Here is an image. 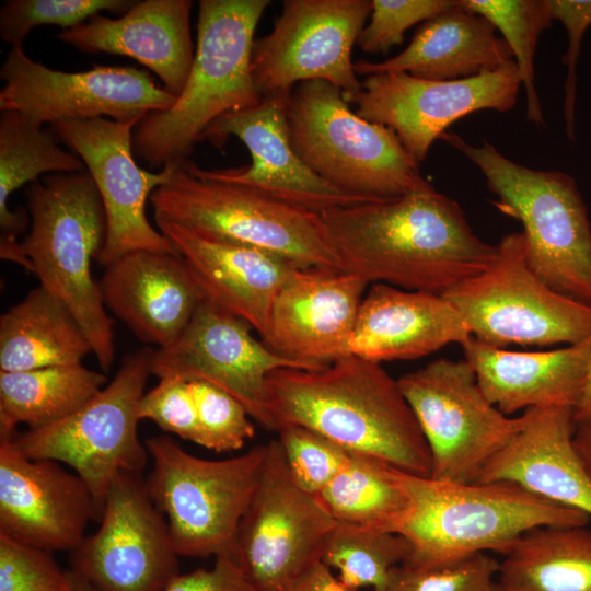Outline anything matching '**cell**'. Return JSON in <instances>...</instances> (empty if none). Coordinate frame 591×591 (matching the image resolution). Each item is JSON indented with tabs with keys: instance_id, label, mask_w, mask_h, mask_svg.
Listing matches in <instances>:
<instances>
[{
	"instance_id": "f35d334b",
	"label": "cell",
	"mask_w": 591,
	"mask_h": 591,
	"mask_svg": "<svg viewBox=\"0 0 591 591\" xmlns=\"http://www.w3.org/2000/svg\"><path fill=\"white\" fill-rule=\"evenodd\" d=\"M278 434L292 478L312 495L323 490L343 471L352 454L301 426L282 427Z\"/></svg>"
},
{
	"instance_id": "b9f144b4",
	"label": "cell",
	"mask_w": 591,
	"mask_h": 591,
	"mask_svg": "<svg viewBox=\"0 0 591 591\" xmlns=\"http://www.w3.org/2000/svg\"><path fill=\"white\" fill-rule=\"evenodd\" d=\"M140 420L154 422L165 432L208 449L188 381L177 375L159 378L139 403Z\"/></svg>"
},
{
	"instance_id": "9c48e42d",
	"label": "cell",
	"mask_w": 591,
	"mask_h": 591,
	"mask_svg": "<svg viewBox=\"0 0 591 591\" xmlns=\"http://www.w3.org/2000/svg\"><path fill=\"white\" fill-rule=\"evenodd\" d=\"M144 444L152 461L146 486L177 555L235 560L240 523L256 490L266 444L223 460L193 455L167 436Z\"/></svg>"
},
{
	"instance_id": "60d3db41",
	"label": "cell",
	"mask_w": 591,
	"mask_h": 591,
	"mask_svg": "<svg viewBox=\"0 0 591 591\" xmlns=\"http://www.w3.org/2000/svg\"><path fill=\"white\" fill-rule=\"evenodd\" d=\"M70 570L53 553L0 533V591H68Z\"/></svg>"
},
{
	"instance_id": "7a4b0ae2",
	"label": "cell",
	"mask_w": 591,
	"mask_h": 591,
	"mask_svg": "<svg viewBox=\"0 0 591 591\" xmlns=\"http://www.w3.org/2000/svg\"><path fill=\"white\" fill-rule=\"evenodd\" d=\"M270 430L301 426L354 454L430 477L429 447L397 380L355 355L316 370L278 369L267 379Z\"/></svg>"
},
{
	"instance_id": "8992f818",
	"label": "cell",
	"mask_w": 591,
	"mask_h": 591,
	"mask_svg": "<svg viewBox=\"0 0 591 591\" xmlns=\"http://www.w3.org/2000/svg\"><path fill=\"white\" fill-rule=\"evenodd\" d=\"M483 173L493 204L523 227L526 262L555 292L591 306V225L575 179L505 157L491 143L473 146L454 132L440 138Z\"/></svg>"
},
{
	"instance_id": "ab89813d",
	"label": "cell",
	"mask_w": 591,
	"mask_h": 591,
	"mask_svg": "<svg viewBox=\"0 0 591 591\" xmlns=\"http://www.w3.org/2000/svg\"><path fill=\"white\" fill-rule=\"evenodd\" d=\"M208 449L237 451L255 434L244 406L227 392L204 381H188Z\"/></svg>"
},
{
	"instance_id": "f907efd6",
	"label": "cell",
	"mask_w": 591,
	"mask_h": 591,
	"mask_svg": "<svg viewBox=\"0 0 591 591\" xmlns=\"http://www.w3.org/2000/svg\"><path fill=\"white\" fill-rule=\"evenodd\" d=\"M487 591H506L498 582H496L490 589Z\"/></svg>"
},
{
	"instance_id": "6da1fadb",
	"label": "cell",
	"mask_w": 591,
	"mask_h": 591,
	"mask_svg": "<svg viewBox=\"0 0 591 591\" xmlns=\"http://www.w3.org/2000/svg\"><path fill=\"white\" fill-rule=\"evenodd\" d=\"M318 216L338 269L368 283L442 296L497 254V245L474 233L461 206L437 190Z\"/></svg>"
},
{
	"instance_id": "5b68a950",
	"label": "cell",
	"mask_w": 591,
	"mask_h": 591,
	"mask_svg": "<svg viewBox=\"0 0 591 591\" xmlns=\"http://www.w3.org/2000/svg\"><path fill=\"white\" fill-rule=\"evenodd\" d=\"M31 231L21 242L39 285L71 310L101 370L115 359L114 324L93 279L106 240V216L90 173H55L25 189Z\"/></svg>"
},
{
	"instance_id": "ac0fdd59",
	"label": "cell",
	"mask_w": 591,
	"mask_h": 591,
	"mask_svg": "<svg viewBox=\"0 0 591 591\" xmlns=\"http://www.w3.org/2000/svg\"><path fill=\"white\" fill-rule=\"evenodd\" d=\"M139 120L99 117L51 125L56 139L76 153L92 176L106 216V240L97 257L107 267L126 254L149 251L178 254L173 243L147 218L151 194L171 178L175 163L151 173L138 166L132 134Z\"/></svg>"
},
{
	"instance_id": "9a60e30c",
	"label": "cell",
	"mask_w": 591,
	"mask_h": 591,
	"mask_svg": "<svg viewBox=\"0 0 591 591\" xmlns=\"http://www.w3.org/2000/svg\"><path fill=\"white\" fill-rule=\"evenodd\" d=\"M4 86L0 109L16 111L42 127L63 120L109 117L120 123L141 120L169 108L176 96L157 85L149 71L101 66L81 72L54 70L12 47L1 68Z\"/></svg>"
},
{
	"instance_id": "4fadbf2b",
	"label": "cell",
	"mask_w": 591,
	"mask_h": 591,
	"mask_svg": "<svg viewBox=\"0 0 591 591\" xmlns=\"http://www.w3.org/2000/svg\"><path fill=\"white\" fill-rule=\"evenodd\" d=\"M337 522L292 478L278 440L266 444L262 474L240 523L235 561L262 591H292L321 561Z\"/></svg>"
},
{
	"instance_id": "f1b7e54d",
	"label": "cell",
	"mask_w": 591,
	"mask_h": 591,
	"mask_svg": "<svg viewBox=\"0 0 591 591\" xmlns=\"http://www.w3.org/2000/svg\"><path fill=\"white\" fill-rule=\"evenodd\" d=\"M486 18L457 4L428 21L398 55L381 62L359 60V76L405 72L413 77L447 81L494 71L513 59L506 40L496 35Z\"/></svg>"
},
{
	"instance_id": "2e32d148",
	"label": "cell",
	"mask_w": 591,
	"mask_h": 591,
	"mask_svg": "<svg viewBox=\"0 0 591 591\" xmlns=\"http://www.w3.org/2000/svg\"><path fill=\"white\" fill-rule=\"evenodd\" d=\"M97 522L69 553V569L96 590L164 591L179 573L166 520L142 474L114 478Z\"/></svg>"
},
{
	"instance_id": "7bdbcfd3",
	"label": "cell",
	"mask_w": 591,
	"mask_h": 591,
	"mask_svg": "<svg viewBox=\"0 0 591 591\" xmlns=\"http://www.w3.org/2000/svg\"><path fill=\"white\" fill-rule=\"evenodd\" d=\"M456 4L457 0H371L370 21L361 31L357 45L364 53H386L403 42L409 27Z\"/></svg>"
},
{
	"instance_id": "bcb514c9",
	"label": "cell",
	"mask_w": 591,
	"mask_h": 591,
	"mask_svg": "<svg viewBox=\"0 0 591 591\" xmlns=\"http://www.w3.org/2000/svg\"><path fill=\"white\" fill-rule=\"evenodd\" d=\"M292 591H359L346 586L322 560L313 565Z\"/></svg>"
},
{
	"instance_id": "4dcf8cb0",
	"label": "cell",
	"mask_w": 591,
	"mask_h": 591,
	"mask_svg": "<svg viewBox=\"0 0 591 591\" xmlns=\"http://www.w3.org/2000/svg\"><path fill=\"white\" fill-rule=\"evenodd\" d=\"M83 161L58 144L51 131L31 123L16 111L0 115V257L27 271L32 264L25 255L19 235L28 223L25 209L11 210L10 196L25 184L38 181L47 173L84 171Z\"/></svg>"
},
{
	"instance_id": "d6986e66",
	"label": "cell",
	"mask_w": 591,
	"mask_h": 591,
	"mask_svg": "<svg viewBox=\"0 0 591 591\" xmlns=\"http://www.w3.org/2000/svg\"><path fill=\"white\" fill-rule=\"evenodd\" d=\"M250 329L246 322L204 299L181 337L153 351L151 374L207 382L233 396L252 419L270 430L269 374L286 368L310 369L277 355Z\"/></svg>"
},
{
	"instance_id": "d4e9b609",
	"label": "cell",
	"mask_w": 591,
	"mask_h": 591,
	"mask_svg": "<svg viewBox=\"0 0 591 591\" xmlns=\"http://www.w3.org/2000/svg\"><path fill=\"white\" fill-rule=\"evenodd\" d=\"M523 414L522 429L475 483H514L591 518V476L573 444V408H530Z\"/></svg>"
},
{
	"instance_id": "8d00e7d4",
	"label": "cell",
	"mask_w": 591,
	"mask_h": 591,
	"mask_svg": "<svg viewBox=\"0 0 591 591\" xmlns=\"http://www.w3.org/2000/svg\"><path fill=\"white\" fill-rule=\"evenodd\" d=\"M137 1L130 0H9L0 9V35L12 47H23L36 26H78L102 11L127 13Z\"/></svg>"
},
{
	"instance_id": "5bb4252c",
	"label": "cell",
	"mask_w": 591,
	"mask_h": 591,
	"mask_svg": "<svg viewBox=\"0 0 591 591\" xmlns=\"http://www.w3.org/2000/svg\"><path fill=\"white\" fill-rule=\"evenodd\" d=\"M371 0H286L269 34L254 40L252 74L262 99L287 95L321 80L346 101L361 91L351 51L371 13Z\"/></svg>"
},
{
	"instance_id": "3957f363",
	"label": "cell",
	"mask_w": 591,
	"mask_h": 591,
	"mask_svg": "<svg viewBox=\"0 0 591 591\" xmlns=\"http://www.w3.org/2000/svg\"><path fill=\"white\" fill-rule=\"evenodd\" d=\"M269 0H200L197 47L182 93L151 112L132 134L135 157L150 167L187 160L206 129L221 116L256 106L251 56Z\"/></svg>"
},
{
	"instance_id": "30bf717a",
	"label": "cell",
	"mask_w": 591,
	"mask_h": 591,
	"mask_svg": "<svg viewBox=\"0 0 591 591\" xmlns=\"http://www.w3.org/2000/svg\"><path fill=\"white\" fill-rule=\"evenodd\" d=\"M153 351L143 347L126 355L114 378L74 413L11 438L26 456L70 467L89 487L100 512L114 478L142 474L149 462L138 434V408Z\"/></svg>"
},
{
	"instance_id": "c3c4849f",
	"label": "cell",
	"mask_w": 591,
	"mask_h": 591,
	"mask_svg": "<svg viewBox=\"0 0 591 591\" xmlns=\"http://www.w3.org/2000/svg\"><path fill=\"white\" fill-rule=\"evenodd\" d=\"M575 425L591 424V361L581 397L573 409Z\"/></svg>"
},
{
	"instance_id": "cb8c5ba5",
	"label": "cell",
	"mask_w": 591,
	"mask_h": 591,
	"mask_svg": "<svg viewBox=\"0 0 591 591\" xmlns=\"http://www.w3.org/2000/svg\"><path fill=\"white\" fill-rule=\"evenodd\" d=\"M155 223L186 262L204 298L246 322L263 338L275 298L299 266L255 247L209 237L173 223Z\"/></svg>"
},
{
	"instance_id": "7402d4cb",
	"label": "cell",
	"mask_w": 591,
	"mask_h": 591,
	"mask_svg": "<svg viewBox=\"0 0 591 591\" xmlns=\"http://www.w3.org/2000/svg\"><path fill=\"white\" fill-rule=\"evenodd\" d=\"M367 286L336 268H294L275 298L262 341L310 370L347 356Z\"/></svg>"
},
{
	"instance_id": "d6a6232c",
	"label": "cell",
	"mask_w": 591,
	"mask_h": 591,
	"mask_svg": "<svg viewBox=\"0 0 591 591\" xmlns=\"http://www.w3.org/2000/svg\"><path fill=\"white\" fill-rule=\"evenodd\" d=\"M106 384L104 372L83 363L0 371V438H12L21 424L34 430L59 421Z\"/></svg>"
},
{
	"instance_id": "e575fe53",
	"label": "cell",
	"mask_w": 591,
	"mask_h": 591,
	"mask_svg": "<svg viewBox=\"0 0 591 591\" xmlns=\"http://www.w3.org/2000/svg\"><path fill=\"white\" fill-rule=\"evenodd\" d=\"M409 554V542L397 533L337 523L322 561L335 568L337 577L350 588L384 591L393 568Z\"/></svg>"
},
{
	"instance_id": "44dd1931",
	"label": "cell",
	"mask_w": 591,
	"mask_h": 591,
	"mask_svg": "<svg viewBox=\"0 0 591 591\" xmlns=\"http://www.w3.org/2000/svg\"><path fill=\"white\" fill-rule=\"evenodd\" d=\"M100 509L82 478L63 464L26 456L0 438V533L54 552H71Z\"/></svg>"
},
{
	"instance_id": "277c9868",
	"label": "cell",
	"mask_w": 591,
	"mask_h": 591,
	"mask_svg": "<svg viewBox=\"0 0 591 591\" xmlns=\"http://www.w3.org/2000/svg\"><path fill=\"white\" fill-rule=\"evenodd\" d=\"M408 508L393 533L410 554L403 563L422 567L478 553L507 554L541 526H586L590 517L541 498L510 482L454 483L398 470Z\"/></svg>"
},
{
	"instance_id": "52a82bcc",
	"label": "cell",
	"mask_w": 591,
	"mask_h": 591,
	"mask_svg": "<svg viewBox=\"0 0 591 591\" xmlns=\"http://www.w3.org/2000/svg\"><path fill=\"white\" fill-rule=\"evenodd\" d=\"M286 116L297 154L341 192L376 201L436 190L396 134L360 117L332 83H298Z\"/></svg>"
},
{
	"instance_id": "681fc988",
	"label": "cell",
	"mask_w": 591,
	"mask_h": 591,
	"mask_svg": "<svg viewBox=\"0 0 591 591\" xmlns=\"http://www.w3.org/2000/svg\"><path fill=\"white\" fill-rule=\"evenodd\" d=\"M70 570V569H69ZM68 591H99L88 581L70 570V586Z\"/></svg>"
},
{
	"instance_id": "7c38bea8",
	"label": "cell",
	"mask_w": 591,
	"mask_h": 591,
	"mask_svg": "<svg viewBox=\"0 0 591 591\" xmlns=\"http://www.w3.org/2000/svg\"><path fill=\"white\" fill-rule=\"evenodd\" d=\"M429 447L431 476L475 483L485 466L522 429L485 396L464 359H437L397 380Z\"/></svg>"
},
{
	"instance_id": "7dc6e473",
	"label": "cell",
	"mask_w": 591,
	"mask_h": 591,
	"mask_svg": "<svg viewBox=\"0 0 591 591\" xmlns=\"http://www.w3.org/2000/svg\"><path fill=\"white\" fill-rule=\"evenodd\" d=\"M573 444L591 476V424L576 426Z\"/></svg>"
},
{
	"instance_id": "74e56055",
	"label": "cell",
	"mask_w": 591,
	"mask_h": 591,
	"mask_svg": "<svg viewBox=\"0 0 591 591\" xmlns=\"http://www.w3.org/2000/svg\"><path fill=\"white\" fill-rule=\"evenodd\" d=\"M500 561L487 553L414 567L393 568L384 591H487L497 581Z\"/></svg>"
},
{
	"instance_id": "d590c367",
	"label": "cell",
	"mask_w": 591,
	"mask_h": 591,
	"mask_svg": "<svg viewBox=\"0 0 591 591\" xmlns=\"http://www.w3.org/2000/svg\"><path fill=\"white\" fill-rule=\"evenodd\" d=\"M467 11L482 15L500 31L517 63L526 99V119L544 126L535 89L534 57L538 38L552 25L547 0H459Z\"/></svg>"
},
{
	"instance_id": "ee69618b",
	"label": "cell",
	"mask_w": 591,
	"mask_h": 591,
	"mask_svg": "<svg viewBox=\"0 0 591 591\" xmlns=\"http://www.w3.org/2000/svg\"><path fill=\"white\" fill-rule=\"evenodd\" d=\"M551 16L565 26L568 46L563 56L567 69L564 84V117L567 137L575 138V106L577 95V63L581 39L591 26V0H547Z\"/></svg>"
},
{
	"instance_id": "83f0119b",
	"label": "cell",
	"mask_w": 591,
	"mask_h": 591,
	"mask_svg": "<svg viewBox=\"0 0 591 591\" xmlns=\"http://www.w3.org/2000/svg\"><path fill=\"white\" fill-rule=\"evenodd\" d=\"M485 396L506 415L577 406L591 361V337L546 351H514L471 337L462 345Z\"/></svg>"
},
{
	"instance_id": "e0dca14e",
	"label": "cell",
	"mask_w": 591,
	"mask_h": 591,
	"mask_svg": "<svg viewBox=\"0 0 591 591\" xmlns=\"http://www.w3.org/2000/svg\"><path fill=\"white\" fill-rule=\"evenodd\" d=\"M521 85L513 59L494 71L457 80L382 72L366 77L351 103L360 117L393 130L419 164L457 119L483 109L511 111Z\"/></svg>"
},
{
	"instance_id": "f546056e",
	"label": "cell",
	"mask_w": 591,
	"mask_h": 591,
	"mask_svg": "<svg viewBox=\"0 0 591 591\" xmlns=\"http://www.w3.org/2000/svg\"><path fill=\"white\" fill-rule=\"evenodd\" d=\"M89 354L71 310L40 285L0 316V371L79 364Z\"/></svg>"
},
{
	"instance_id": "f6af8a7d",
	"label": "cell",
	"mask_w": 591,
	"mask_h": 591,
	"mask_svg": "<svg viewBox=\"0 0 591 591\" xmlns=\"http://www.w3.org/2000/svg\"><path fill=\"white\" fill-rule=\"evenodd\" d=\"M211 568L178 573L164 591H262L230 557L215 558Z\"/></svg>"
},
{
	"instance_id": "1f68e13d",
	"label": "cell",
	"mask_w": 591,
	"mask_h": 591,
	"mask_svg": "<svg viewBox=\"0 0 591 591\" xmlns=\"http://www.w3.org/2000/svg\"><path fill=\"white\" fill-rule=\"evenodd\" d=\"M498 583L506 591H591V531L541 526L503 555Z\"/></svg>"
},
{
	"instance_id": "8fae6325",
	"label": "cell",
	"mask_w": 591,
	"mask_h": 591,
	"mask_svg": "<svg viewBox=\"0 0 591 591\" xmlns=\"http://www.w3.org/2000/svg\"><path fill=\"white\" fill-rule=\"evenodd\" d=\"M442 296L472 337L496 347L572 345L591 337V306L555 292L536 276L522 232L506 234L484 270Z\"/></svg>"
},
{
	"instance_id": "836d02e7",
	"label": "cell",
	"mask_w": 591,
	"mask_h": 591,
	"mask_svg": "<svg viewBox=\"0 0 591 591\" xmlns=\"http://www.w3.org/2000/svg\"><path fill=\"white\" fill-rule=\"evenodd\" d=\"M337 523L393 532L408 508L398 470L375 457L351 454L317 495Z\"/></svg>"
},
{
	"instance_id": "484cf974",
	"label": "cell",
	"mask_w": 591,
	"mask_h": 591,
	"mask_svg": "<svg viewBox=\"0 0 591 591\" xmlns=\"http://www.w3.org/2000/svg\"><path fill=\"white\" fill-rule=\"evenodd\" d=\"M192 7L190 0L137 1L118 19L96 14L57 37L83 53L130 57L154 72L164 89L177 97L195 57Z\"/></svg>"
},
{
	"instance_id": "4316f807",
	"label": "cell",
	"mask_w": 591,
	"mask_h": 591,
	"mask_svg": "<svg viewBox=\"0 0 591 591\" xmlns=\"http://www.w3.org/2000/svg\"><path fill=\"white\" fill-rule=\"evenodd\" d=\"M471 337L443 296L374 283L361 301L348 355L378 363L416 359Z\"/></svg>"
},
{
	"instance_id": "ba28073f",
	"label": "cell",
	"mask_w": 591,
	"mask_h": 591,
	"mask_svg": "<svg viewBox=\"0 0 591 591\" xmlns=\"http://www.w3.org/2000/svg\"><path fill=\"white\" fill-rule=\"evenodd\" d=\"M155 222L279 255L299 267L338 269L318 213L245 186L208 178L187 159L149 199Z\"/></svg>"
},
{
	"instance_id": "ffe728a7",
	"label": "cell",
	"mask_w": 591,
	"mask_h": 591,
	"mask_svg": "<svg viewBox=\"0 0 591 591\" xmlns=\"http://www.w3.org/2000/svg\"><path fill=\"white\" fill-rule=\"evenodd\" d=\"M287 95H276L251 108L228 113L212 123L201 140L221 147L230 136L247 148L252 163L239 169L198 172L211 179L245 186L273 199L316 213L369 202L331 185L297 154L286 116Z\"/></svg>"
},
{
	"instance_id": "603a6c76",
	"label": "cell",
	"mask_w": 591,
	"mask_h": 591,
	"mask_svg": "<svg viewBox=\"0 0 591 591\" xmlns=\"http://www.w3.org/2000/svg\"><path fill=\"white\" fill-rule=\"evenodd\" d=\"M99 286L106 310L158 349L181 337L205 299L179 254H126L105 267Z\"/></svg>"
}]
</instances>
